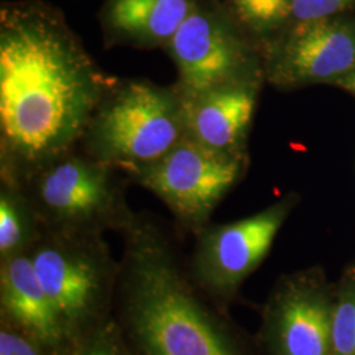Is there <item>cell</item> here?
I'll return each instance as SVG.
<instances>
[{"label":"cell","mask_w":355,"mask_h":355,"mask_svg":"<svg viewBox=\"0 0 355 355\" xmlns=\"http://www.w3.org/2000/svg\"><path fill=\"white\" fill-rule=\"evenodd\" d=\"M119 79L103 71L64 15L41 0L0 7V179L78 149Z\"/></svg>","instance_id":"1"},{"label":"cell","mask_w":355,"mask_h":355,"mask_svg":"<svg viewBox=\"0 0 355 355\" xmlns=\"http://www.w3.org/2000/svg\"><path fill=\"white\" fill-rule=\"evenodd\" d=\"M120 234L114 316L135 354L265 355L255 336L198 290L175 242L153 216L135 212Z\"/></svg>","instance_id":"2"},{"label":"cell","mask_w":355,"mask_h":355,"mask_svg":"<svg viewBox=\"0 0 355 355\" xmlns=\"http://www.w3.org/2000/svg\"><path fill=\"white\" fill-rule=\"evenodd\" d=\"M187 135L175 87L145 79L117 80L92 116L80 141L91 158L128 177L152 165Z\"/></svg>","instance_id":"3"},{"label":"cell","mask_w":355,"mask_h":355,"mask_svg":"<svg viewBox=\"0 0 355 355\" xmlns=\"http://www.w3.org/2000/svg\"><path fill=\"white\" fill-rule=\"evenodd\" d=\"M29 255L70 343L114 316L120 261L104 236L45 229Z\"/></svg>","instance_id":"4"},{"label":"cell","mask_w":355,"mask_h":355,"mask_svg":"<svg viewBox=\"0 0 355 355\" xmlns=\"http://www.w3.org/2000/svg\"><path fill=\"white\" fill-rule=\"evenodd\" d=\"M119 173L76 149L32 170L15 184L26 192L44 229L104 236L108 230L120 233L135 215Z\"/></svg>","instance_id":"5"},{"label":"cell","mask_w":355,"mask_h":355,"mask_svg":"<svg viewBox=\"0 0 355 355\" xmlns=\"http://www.w3.org/2000/svg\"><path fill=\"white\" fill-rule=\"evenodd\" d=\"M241 174L240 154L214 150L186 135L162 158L129 177L165 204L178 228L195 237Z\"/></svg>","instance_id":"6"},{"label":"cell","mask_w":355,"mask_h":355,"mask_svg":"<svg viewBox=\"0 0 355 355\" xmlns=\"http://www.w3.org/2000/svg\"><path fill=\"white\" fill-rule=\"evenodd\" d=\"M292 207L293 200L284 199L242 220L208 224L195 236L187 270L209 302L229 311L245 280L270 253Z\"/></svg>","instance_id":"7"},{"label":"cell","mask_w":355,"mask_h":355,"mask_svg":"<svg viewBox=\"0 0 355 355\" xmlns=\"http://www.w3.org/2000/svg\"><path fill=\"white\" fill-rule=\"evenodd\" d=\"M333 288L318 268L280 277L261 309L255 336L265 355H331Z\"/></svg>","instance_id":"8"},{"label":"cell","mask_w":355,"mask_h":355,"mask_svg":"<svg viewBox=\"0 0 355 355\" xmlns=\"http://www.w3.org/2000/svg\"><path fill=\"white\" fill-rule=\"evenodd\" d=\"M165 49L177 66L174 87L182 99L246 79L245 48L225 16L207 0H196Z\"/></svg>","instance_id":"9"},{"label":"cell","mask_w":355,"mask_h":355,"mask_svg":"<svg viewBox=\"0 0 355 355\" xmlns=\"http://www.w3.org/2000/svg\"><path fill=\"white\" fill-rule=\"evenodd\" d=\"M0 322L24 331L60 353L70 345L29 253L0 261Z\"/></svg>","instance_id":"10"},{"label":"cell","mask_w":355,"mask_h":355,"mask_svg":"<svg viewBox=\"0 0 355 355\" xmlns=\"http://www.w3.org/2000/svg\"><path fill=\"white\" fill-rule=\"evenodd\" d=\"M355 64V33L324 20L302 23L283 48L274 67L278 82L318 80L346 74Z\"/></svg>","instance_id":"11"},{"label":"cell","mask_w":355,"mask_h":355,"mask_svg":"<svg viewBox=\"0 0 355 355\" xmlns=\"http://www.w3.org/2000/svg\"><path fill=\"white\" fill-rule=\"evenodd\" d=\"M255 89L242 79L182 99L187 135L214 150L240 154L257 104Z\"/></svg>","instance_id":"12"},{"label":"cell","mask_w":355,"mask_h":355,"mask_svg":"<svg viewBox=\"0 0 355 355\" xmlns=\"http://www.w3.org/2000/svg\"><path fill=\"white\" fill-rule=\"evenodd\" d=\"M196 0H107L102 26L110 45L165 48Z\"/></svg>","instance_id":"13"},{"label":"cell","mask_w":355,"mask_h":355,"mask_svg":"<svg viewBox=\"0 0 355 355\" xmlns=\"http://www.w3.org/2000/svg\"><path fill=\"white\" fill-rule=\"evenodd\" d=\"M44 225L24 190L11 182L0 184V261L29 253Z\"/></svg>","instance_id":"14"},{"label":"cell","mask_w":355,"mask_h":355,"mask_svg":"<svg viewBox=\"0 0 355 355\" xmlns=\"http://www.w3.org/2000/svg\"><path fill=\"white\" fill-rule=\"evenodd\" d=\"M331 355H355V270L333 288Z\"/></svg>","instance_id":"15"},{"label":"cell","mask_w":355,"mask_h":355,"mask_svg":"<svg viewBox=\"0 0 355 355\" xmlns=\"http://www.w3.org/2000/svg\"><path fill=\"white\" fill-rule=\"evenodd\" d=\"M61 355H136L114 316L85 337L70 343Z\"/></svg>","instance_id":"16"},{"label":"cell","mask_w":355,"mask_h":355,"mask_svg":"<svg viewBox=\"0 0 355 355\" xmlns=\"http://www.w3.org/2000/svg\"><path fill=\"white\" fill-rule=\"evenodd\" d=\"M242 19L254 26H274L291 13V0H232Z\"/></svg>","instance_id":"17"},{"label":"cell","mask_w":355,"mask_h":355,"mask_svg":"<svg viewBox=\"0 0 355 355\" xmlns=\"http://www.w3.org/2000/svg\"><path fill=\"white\" fill-rule=\"evenodd\" d=\"M0 355H61L37 338L0 322Z\"/></svg>","instance_id":"18"},{"label":"cell","mask_w":355,"mask_h":355,"mask_svg":"<svg viewBox=\"0 0 355 355\" xmlns=\"http://www.w3.org/2000/svg\"><path fill=\"white\" fill-rule=\"evenodd\" d=\"M352 0H291V13L302 23L324 20L343 10Z\"/></svg>","instance_id":"19"},{"label":"cell","mask_w":355,"mask_h":355,"mask_svg":"<svg viewBox=\"0 0 355 355\" xmlns=\"http://www.w3.org/2000/svg\"><path fill=\"white\" fill-rule=\"evenodd\" d=\"M346 86L355 92V71L352 76H349V79L346 80Z\"/></svg>","instance_id":"20"}]
</instances>
